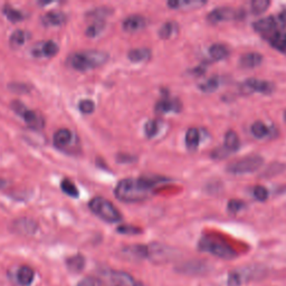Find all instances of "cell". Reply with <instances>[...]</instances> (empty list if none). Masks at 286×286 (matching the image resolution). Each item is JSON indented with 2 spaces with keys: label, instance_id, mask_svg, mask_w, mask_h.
Wrapping results in <instances>:
<instances>
[{
  "label": "cell",
  "instance_id": "20",
  "mask_svg": "<svg viewBox=\"0 0 286 286\" xmlns=\"http://www.w3.org/2000/svg\"><path fill=\"white\" fill-rule=\"evenodd\" d=\"M263 62V56L259 53H247L240 59L241 66L244 68H254L257 67Z\"/></svg>",
  "mask_w": 286,
  "mask_h": 286
},
{
  "label": "cell",
  "instance_id": "15",
  "mask_svg": "<svg viewBox=\"0 0 286 286\" xmlns=\"http://www.w3.org/2000/svg\"><path fill=\"white\" fill-rule=\"evenodd\" d=\"M146 26H147L146 18L139 15H133L128 17L122 23L123 29L128 33H135L142 31Z\"/></svg>",
  "mask_w": 286,
  "mask_h": 286
},
{
  "label": "cell",
  "instance_id": "23",
  "mask_svg": "<svg viewBox=\"0 0 286 286\" xmlns=\"http://www.w3.org/2000/svg\"><path fill=\"white\" fill-rule=\"evenodd\" d=\"M205 2H198V0H170L168 6L172 9H190L197 8L205 5Z\"/></svg>",
  "mask_w": 286,
  "mask_h": 286
},
{
  "label": "cell",
  "instance_id": "39",
  "mask_svg": "<svg viewBox=\"0 0 286 286\" xmlns=\"http://www.w3.org/2000/svg\"><path fill=\"white\" fill-rule=\"evenodd\" d=\"M117 232L120 234H124V235H136L140 234V229L138 227H134V226H130V225H121L117 227Z\"/></svg>",
  "mask_w": 286,
  "mask_h": 286
},
{
  "label": "cell",
  "instance_id": "43",
  "mask_svg": "<svg viewBox=\"0 0 286 286\" xmlns=\"http://www.w3.org/2000/svg\"><path fill=\"white\" fill-rule=\"evenodd\" d=\"M276 18H277L279 28H281L282 31H283L284 28H286V9L282 10L281 13H279L278 15H276Z\"/></svg>",
  "mask_w": 286,
  "mask_h": 286
},
{
  "label": "cell",
  "instance_id": "42",
  "mask_svg": "<svg viewBox=\"0 0 286 286\" xmlns=\"http://www.w3.org/2000/svg\"><path fill=\"white\" fill-rule=\"evenodd\" d=\"M229 154H230V152L227 150V149H226L225 147H220V148L214 149L211 153V157L213 159H225L226 157H228Z\"/></svg>",
  "mask_w": 286,
  "mask_h": 286
},
{
  "label": "cell",
  "instance_id": "9",
  "mask_svg": "<svg viewBox=\"0 0 286 286\" xmlns=\"http://www.w3.org/2000/svg\"><path fill=\"white\" fill-rule=\"evenodd\" d=\"M240 17H241L240 13L235 11L232 8L222 7V8L213 9L210 14H208L207 19L211 23H218V22L235 20L238 19Z\"/></svg>",
  "mask_w": 286,
  "mask_h": 286
},
{
  "label": "cell",
  "instance_id": "24",
  "mask_svg": "<svg viewBox=\"0 0 286 286\" xmlns=\"http://www.w3.org/2000/svg\"><path fill=\"white\" fill-rule=\"evenodd\" d=\"M128 57L133 63L147 62L151 57V51L149 49H135L129 52Z\"/></svg>",
  "mask_w": 286,
  "mask_h": 286
},
{
  "label": "cell",
  "instance_id": "5",
  "mask_svg": "<svg viewBox=\"0 0 286 286\" xmlns=\"http://www.w3.org/2000/svg\"><path fill=\"white\" fill-rule=\"evenodd\" d=\"M264 163V159L260 156H248L234 161L227 165V172L231 175H248L257 171Z\"/></svg>",
  "mask_w": 286,
  "mask_h": 286
},
{
  "label": "cell",
  "instance_id": "28",
  "mask_svg": "<svg viewBox=\"0 0 286 286\" xmlns=\"http://www.w3.org/2000/svg\"><path fill=\"white\" fill-rule=\"evenodd\" d=\"M178 33V26L176 22H165L164 25H162V27L160 28L159 31V35L160 37L162 39H169L171 37H174V36Z\"/></svg>",
  "mask_w": 286,
  "mask_h": 286
},
{
  "label": "cell",
  "instance_id": "2",
  "mask_svg": "<svg viewBox=\"0 0 286 286\" xmlns=\"http://www.w3.org/2000/svg\"><path fill=\"white\" fill-rule=\"evenodd\" d=\"M109 55L102 51H83L73 53L67 57V64L72 68L80 72H86L104 65Z\"/></svg>",
  "mask_w": 286,
  "mask_h": 286
},
{
  "label": "cell",
  "instance_id": "45",
  "mask_svg": "<svg viewBox=\"0 0 286 286\" xmlns=\"http://www.w3.org/2000/svg\"><path fill=\"white\" fill-rule=\"evenodd\" d=\"M6 184H7V181L4 180V179H0V189H3Z\"/></svg>",
  "mask_w": 286,
  "mask_h": 286
},
{
  "label": "cell",
  "instance_id": "36",
  "mask_svg": "<svg viewBox=\"0 0 286 286\" xmlns=\"http://www.w3.org/2000/svg\"><path fill=\"white\" fill-rule=\"evenodd\" d=\"M271 5V3L268 0H254V2L250 4V9L254 14L259 15L263 14L264 11H266V9L268 8V6Z\"/></svg>",
  "mask_w": 286,
  "mask_h": 286
},
{
  "label": "cell",
  "instance_id": "34",
  "mask_svg": "<svg viewBox=\"0 0 286 286\" xmlns=\"http://www.w3.org/2000/svg\"><path fill=\"white\" fill-rule=\"evenodd\" d=\"M159 129H160L159 122L156 120H150V121H148L145 125V134L147 138L152 139L158 134Z\"/></svg>",
  "mask_w": 286,
  "mask_h": 286
},
{
  "label": "cell",
  "instance_id": "1",
  "mask_svg": "<svg viewBox=\"0 0 286 286\" xmlns=\"http://www.w3.org/2000/svg\"><path fill=\"white\" fill-rule=\"evenodd\" d=\"M166 180V178L160 177L127 178L116 184L114 195L123 202H140L147 200L151 196L152 190L157 184Z\"/></svg>",
  "mask_w": 286,
  "mask_h": 286
},
{
  "label": "cell",
  "instance_id": "22",
  "mask_svg": "<svg viewBox=\"0 0 286 286\" xmlns=\"http://www.w3.org/2000/svg\"><path fill=\"white\" fill-rule=\"evenodd\" d=\"M200 145V131L197 128H190L186 133V146L188 150L195 151Z\"/></svg>",
  "mask_w": 286,
  "mask_h": 286
},
{
  "label": "cell",
  "instance_id": "31",
  "mask_svg": "<svg viewBox=\"0 0 286 286\" xmlns=\"http://www.w3.org/2000/svg\"><path fill=\"white\" fill-rule=\"evenodd\" d=\"M105 29V21L104 20H95L91 26H88L86 29V36L87 37H98L99 35L102 34Z\"/></svg>",
  "mask_w": 286,
  "mask_h": 286
},
{
  "label": "cell",
  "instance_id": "16",
  "mask_svg": "<svg viewBox=\"0 0 286 286\" xmlns=\"http://www.w3.org/2000/svg\"><path fill=\"white\" fill-rule=\"evenodd\" d=\"M13 230H15L17 234L32 235L37 230V224L29 218H20L14 222Z\"/></svg>",
  "mask_w": 286,
  "mask_h": 286
},
{
  "label": "cell",
  "instance_id": "8",
  "mask_svg": "<svg viewBox=\"0 0 286 286\" xmlns=\"http://www.w3.org/2000/svg\"><path fill=\"white\" fill-rule=\"evenodd\" d=\"M59 51L58 45L53 40H45L35 44L31 51L32 55L36 58H49L55 56Z\"/></svg>",
  "mask_w": 286,
  "mask_h": 286
},
{
  "label": "cell",
  "instance_id": "37",
  "mask_svg": "<svg viewBox=\"0 0 286 286\" xmlns=\"http://www.w3.org/2000/svg\"><path fill=\"white\" fill-rule=\"evenodd\" d=\"M111 11L109 10V8H97L92 11H89L87 14L88 17L93 18V19H97V20H103V18L109 15Z\"/></svg>",
  "mask_w": 286,
  "mask_h": 286
},
{
  "label": "cell",
  "instance_id": "38",
  "mask_svg": "<svg viewBox=\"0 0 286 286\" xmlns=\"http://www.w3.org/2000/svg\"><path fill=\"white\" fill-rule=\"evenodd\" d=\"M254 198L258 201H265L268 197V190L263 186H256L253 190Z\"/></svg>",
  "mask_w": 286,
  "mask_h": 286
},
{
  "label": "cell",
  "instance_id": "11",
  "mask_svg": "<svg viewBox=\"0 0 286 286\" xmlns=\"http://www.w3.org/2000/svg\"><path fill=\"white\" fill-rule=\"evenodd\" d=\"M122 253L129 259H145L150 258V246L147 245H131L122 249Z\"/></svg>",
  "mask_w": 286,
  "mask_h": 286
},
{
  "label": "cell",
  "instance_id": "32",
  "mask_svg": "<svg viewBox=\"0 0 286 286\" xmlns=\"http://www.w3.org/2000/svg\"><path fill=\"white\" fill-rule=\"evenodd\" d=\"M66 263H67V267L69 268V271L80 272L83 270V267H84L85 260L82 255H76V256H73V257L68 258Z\"/></svg>",
  "mask_w": 286,
  "mask_h": 286
},
{
  "label": "cell",
  "instance_id": "7",
  "mask_svg": "<svg viewBox=\"0 0 286 286\" xmlns=\"http://www.w3.org/2000/svg\"><path fill=\"white\" fill-rule=\"evenodd\" d=\"M11 107H13V110L17 114H19L22 117V120L31 128L41 129L44 127L43 117L38 115L35 111L27 109V106L23 105L19 101H15V102L11 103Z\"/></svg>",
  "mask_w": 286,
  "mask_h": 286
},
{
  "label": "cell",
  "instance_id": "40",
  "mask_svg": "<svg viewBox=\"0 0 286 286\" xmlns=\"http://www.w3.org/2000/svg\"><path fill=\"white\" fill-rule=\"evenodd\" d=\"M79 107H80V111L82 113H84V114H91L95 109V105L91 100H83L80 102Z\"/></svg>",
  "mask_w": 286,
  "mask_h": 286
},
{
  "label": "cell",
  "instance_id": "46",
  "mask_svg": "<svg viewBox=\"0 0 286 286\" xmlns=\"http://www.w3.org/2000/svg\"><path fill=\"white\" fill-rule=\"evenodd\" d=\"M284 118H285V121H286V111H285V113H284Z\"/></svg>",
  "mask_w": 286,
  "mask_h": 286
},
{
  "label": "cell",
  "instance_id": "30",
  "mask_svg": "<svg viewBox=\"0 0 286 286\" xmlns=\"http://www.w3.org/2000/svg\"><path fill=\"white\" fill-rule=\"evenodd\" d=\"M27 39H28V34L26 32L20 31V29H18V31L11 34L9 43L13 47H20L26 43Z\"/></svg>",
  "mask_w": 286,
  "mask_h": 286
},
{
  "label": "cell",
  "instance_id": "10",
  "mask_svg": "<svg viewBox=\"0 0 286 286\" xmlns=\"http://www.w3.org/2000/svg\"><path fill=\"white\" fill-rule=\"evenodd\" d=\"M253 28L257 33L264 35L266 34L271 35L277 31H282V29L279 28L276 16H268L265 18H261V19L255 21L253 23Z\"/></svg>",
  "mask_w": 286,
  "mask_h": 286
},
{
  "label": "cell",
  "instance_id": "29",
  "mask_svg": "<svg viewBox=\"0 0 286 286\" xmlns=\"http://www.w3.org/2000/svg\"><path fill=\"white\" fill-rule=\"evenodd\" d=\"M250 131H252V134L255 138L257 139H264L265 136L270 134V129H268L267 125L261 121L255 122L252 125V128H250Z\"/></svg>",
  "mask_w": 286,
  "mask_h": 286
},
{
  "label": "cell",
  "instance_id": "18",
  "mask_svg": "<svg viewBox=\"0 0 286 286\" xmlns=\"http://www.w3.org/2000/svg\"><path fill=\"white\" fill-rule=\"evenodd\" d=\"M73 142V133L68 129H59L54 134V145L58 149H65Z\"/></svg>",
  "mask_w": 286,
  "mask_h": 286
},
{
  "label": "cell",
  "instance_id": "25",
  "mask_svg": "<svg viewBox=\"0 0 286 286\" xmlns=\"http://www.w3.org/2000/svg\"><path fill=\"white\" fill-rule=\"evenodd\" d=\"M240 146H241V142L237 133L235 131H228V132L225 134L224 147L227 149L230 153H232L240 149Z\"/></svg>",
  "mask_w": 286,
  "mask_h": 286
},
{
  "label": "cell",
  "instance_id": "14",
  "mask_svg": "<svg viewBox=\"0 0 286 286\" xmlns=\"http://www.w3.org/2000/svg\"><path fill=\"white\" fill-rule=\"evenodd\" d=\"M182 110V104L178 99H162L156 104V112L159 114L175 112L178 113Z\"/></svg>",
  "mask_w": 286,
  "mask_h": 286
},
{
  "label": "cell",
  "instance_id": "6",
  "mask_svg": "<svg viewBox=\"0 0 286 286\" xmlns=\"http://www.w3.org/2000/svg\"><path fill=\"white\" fill-rule=\"evenodd\" d=\"M101 276L110 286H143L131 274L123 271L104 270L101 272Z\"/></svg>",
  "mask_w": 286,
  "mask_h": 286
},
{
  "label": "cell",
  "instance_id": "26",
  "mask_svg": "<svg viewBox=\"0 0 286 286\" xmlns=\"http://www.w3.org/2000/svg\"><path fill=\"white\" fill-rule=\"evenodd\" d=\"M209 55L213 61H223L228 57L229 51L223 44H213L209 47Z\"/></svg>",
  "mask_w": 286,
  "mask_h": 286
},
{
  "label": "cell",
  "instance_id": "12",
  "mask_svg": "<svg viewBox=\"0 0 286 286\" xmlns=\"http://www.w3.org/2000/svg\"><path fill=\"white\" fill-rule=\"evenodd\" d=\"M244 86L249 92H256L261 94H271L274 91V85L271 82L257 80V79H248L244 83Z\"/></svg>",
  "mask_w": 286,
  "mask_h": 286
},
{
  "label": "cell",
  "instance_id": "21",
  "mask_svg": "<svg viewBox=\"0 0 286 286\" xmlns=\"http://www.w3.org/2000/svg\"><path fill=\"white\" fill-rule=\"evenodd\" d=\"M35 276V273L29 266H21L18 268L16 277H17V282L19 283L22 286H28L31 285L33 279Z\"/></svg>",
  "mask_w": 286,
  "mask_h": 286
},
{
  "label": "cell",
  "instance_id": "3",
  "mask_svg": "<svg viewBox=\"0 0 286 286\" xmlns=\"http://www.w3.org/2000/svg\"><path fill=\"white\" fill-rule=\"evenodd\" d=\"M198 248L201 252L209 253L223 259H232L237 256L235 249L227 243L210 236L202 237L198 243Z\"/></svg>",
  "mask_w": 286,
  "mask_h": 286
},
{
  "label": "cell",
  "instance_id": "27",
  "mask_svg": "<svg viewBox=\"0 0 286 286\" xmlns=\"http://www.w3.org/2000/svg\"><path fill=\"white\" fill-rule=\"evenodd\" d=\"M4 15L7 17V19L11 22H18V21H21L25 19V14L22 13V11L20 10H18L14 7H11V6H8V5H6L4 9Z\"/></svg>",
  "mask_w": 286,
  "mask_h": 286
},
{
  "label": "cell",
  "instance_id": "17",
  "mask_svg": "<svg viewBox=\"0 0 286 286\" xmlns=\"http://www.w3.org/2000/svg\"><path fill=\"white\" fill-rule=\"evenodd\" d=\"M268 43L271 44L273 49L281 52L286 55V32L277 31L267 36Z\"/></svg>",
  "mask_w": 286,
  "mask_h": 286
},
{
  "label": "cell",
  "instance_id": "33",
  "mask_svg": "<svg viewBox=\"0 0 286 286\" xmlns=\"http://www.w3.org/2000/svg\"><path fill=\"white\" fill-rule=\"evenodd\" d=\"M219 84H220V82H219L218 77H211V79L202 82L201 84H199V88H200V91H202V92L210 93V92L216 91V89L219 86Z\"/></svg>",
  "mask_w": 286,
  "mask_h": 286
},
{
  "label": "cell",
  "instance_id": "35",
  "mask_svg": "<svg viewBox=\"0 0 286 286\" xmlns=\"http://www.w3.org/2000/svg\"><path fill=\"white\" fill-rule=\"evenodd\" d=\"M61 188L65 194L70 196V197H74V198L79 197V195H80L79 190H77L75 184L72 182L70 180H68V179H64V180L61 183Z\"/></svg>",
  "mask_w": 286,
  "mask_h": 286
},
{
  "label": "cell",
  "instance_id": "19",
  "mask_svg": "<svg viewBox=\"0 0 286 286\" xmlns=\"http://www.w3.org/2000/svg\"><path fill=\"white\" fill-rule=\"evenodd\" d=\"M65 20H66V17L63 13H59V11H50V13L41 17V22L46 27L62 26Z\"/></svg>",
  "mask_w": 286,
  "mask_h": 286
},
{
  "label": "cell",
  "instance_id": "4",
  "mask_svg": "<svg viewBox=\"0 0 286 286\" xmlns=\"http://www.w3.org/2000/svg\"><path fill=\"white\" fill-rule=\"evenodd\" d=\"M88 207L93 213L106 223H118L122 220V214L117 208L103 197H94L88 202Z\"/></svg>",
  "mask_w": 286,
  "mask_h": 286
},
{
  "label": "cell",
  "instance_id": "41",
  "mask_svg": "<svg viewBox=\"0 0 286 286\" xmlns=\"http://www.w3.org/2000/svg\"><path fill=\"white\" fill-rule=\"evenodd\" d=\"M245 207V204H244L243 201L241 200H236V199H232L228 202V210L232 213H236L238 211H241L243 208Z\"/></svg>",
  "mask_w": 286,
  "mask_h": 286
},
{
  "label": "cell",
  "instance_id": "44",
  "mask_svg": "<svg viewBox=\"0 0 286 286\" xmlns=\"http://www.w3.org/2000/svg\"><path fill=\"white\" fill-rule=\"evenodd\" d=\"M77 286H101V284L93 278H84Z\"/></svg>",
  "mask_w": 286,
  "mask_h": 286
},
{
  "label": "cell",
  "instance_id": "13",
  "mask_svg": "<svg viewBox=\"0 0 286 286\" xmlns=\"http://www.w3.org/2000/svg\"><path fill=\"white\" fill-rule=\"evenodd\" d=\"M255 274L256 268H243V270L234 271L229 274L227 284L229 286H240L252 276H255Z\"/></svg>",
  "mask_w": 286,
  "mask_h": 286
}]
</instances>
